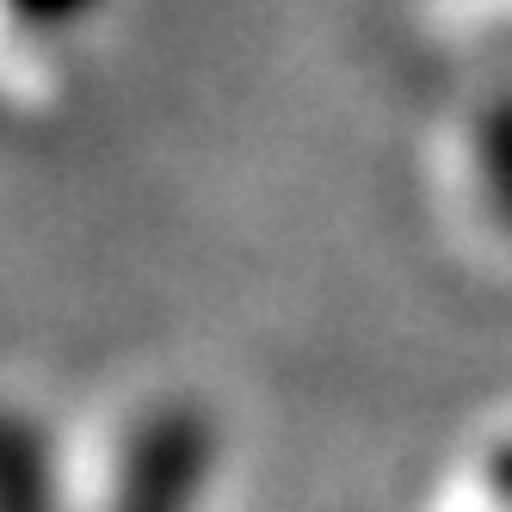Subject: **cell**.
<instances>
[{"label":"cell","mask_w":512,"mask_h":512,"mask_svg":"<svg viewBox=\"0 0 512 512\" xmlns=\"http://www.w3.org/2000/svg\"><path fill=\"white\" fill-rule=\"evenodd\" d=\"M105 7L112 0H0V118H44L68 99Z\"/></svg>","instance_id":"obj_3"},{"label":"cell","mask_w":512,"mask_h":512,"mask_svg":"<svg viewBox=\"0 0 512 512\" xmlns=\"http://www.w3.org/2000/svg\"><path fill=\"white\" fill-rule=\"evenodd\" d=\"M432 210L475 253L512 260V81L463 87L426 136Z\"/></svg>","instance_id":"obj_1"},{"label":"cell","mask_w":512,"mask_h":512,"mask_svg":"<svg viewBox=\"0 0 512 512\" xmlns=\"http://www.w3.org/2000/svg\"><path fill=\"white\" fill-rule=\"evenodd\" d=\"M216 475V426L192 395H142L105 432L99 512H198Z\"/></svg>","instance_id":"obj_2"},{"label":"cell","mask_w":512,"mask_h":512,"mask_svg":"<svg viewBox=\"0 0 512 512\" xmlns=\"http://www.w3.org/2000/svg\"><path fill=\"white\" fill-rule=\"evenodd\" d=\"M494 7H500V25L512 31V0H494Z\"/></svg>","instance_id":"obj_5"},{"label":"cell","mask_w":512,"mask_h":512,"mask_svg":"<svg viewBox=\"0 0 512 512\" xmlns=\"http://www.w3.org/2000/svg\"><path fill=\"white\" fill-rule=\"evenodd\" d=\"M0 512H68V475L50 432L0 401Z\"/></svg>","instance_id":"obj_4"}]
</instances>
